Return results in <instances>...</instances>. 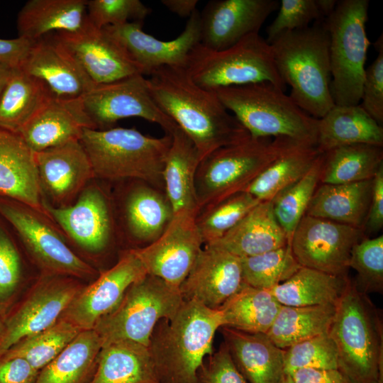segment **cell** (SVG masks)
Wrapping results in <instances>:
<instances>
[{"label": "cell", "instance_id": "obj_51", "mask_svg": "<svg viewBox=\"0 0 383 383\" xmlns=\"http://www.w3.org/2000/svg\"><path fill=\"white\" fill-rule=\"evenodd\" d=\"M199 372V383H247L223 342Z\"/></svg>", "mask_w": 383, "mask_h": 383}, {"label": "cell", "instance_id": "obj_31", "mask_svg": "<svg viewBox=\"0 0 383 383\" xmlns=\"http://www.w3.org/2000/svg\"><path fill=\"white\" fill-rule=\"evenodd\" d=\"M89 383H161L148 347L118 340L102 345Z\"/></svg>", "mask_w": 383, "mask_h": 383}, {"label": "cell", "instance_id": "obj_33", "mask_svg": "<svg viewBox=\"0 0 383 383\" xmlns=\"http://www.w3.org/2000/svg\"><path fill=\"white\" fill-rule=\"evenodd\" d=\"M171 135L172 140L163 172L166 194L174 213L182 211L198 213L195 176L200 155L194 143L179 126Z\"/></svg>", "mask_w": 383, "mask_h": 383}, {"label": "cell", "instance_id": "obj_13", "mask_svg": "<svg viewBox=\"0 0 383 383\" xmlns=\"http://www.w3.org/2000/svg\"><path fill=\"white\" fill-rule=\"evenodd\" d=\"M80 99L96 129L111 128L118 121L131 117L157 123L165 134L172 135L178 127L155 104L148 79L140 74L96 84Z\"/></svg>", "mask_w": 383, "mask_h": 383}, {"label": "cell", "instance_id": "obj_21", "mask_svg": "<svg viewBox=\"0 0 383 383\" xmlns=\"http://www.w3.org/2000/svg\"><path fill=\"white\" fill-rule=\"evenodd\" d=\"M142 23H127L104 28L128 52L143 75H150L163 66L185 68L189 53L200 43V13L188 18L182 33L165 41L145 33Z\"/></svg>", "mask_w": 383, "mask_h": 383}, {"label": "cell", "instance_id": "obj_44", "mask_svg": "<svg viewBox=\"0 0 383 383\" xmlns=\"http://www.w3.org/2000/svg\"><path fill=\"white\" fill-rule=\"evenodd\" d=\"M260 202L243 191L201 209L196 214V223L204 245L221 239Z\"/></svg>", "mask_w": 383, "mask_h": 383}, {"label": "cell", "instance_id": "obj_57", "mask_svg": "<svg viewBox=\"0 0 383 383\" xmlns=\"http://www.w3.org/2000/svg\"><path fill=\"white\" fill-rule=\"evenodd\" d=\"M336 0H316L319 10L324 18H326L335 9Z\"/></svg>", "mask_w": 383, "mask_h": 383}, {"label": "cell", "instance_id": "obj_60", "mask_svg": "<svg viewBox=\"0 0 383 383\" xmlns=\"http://www.w3.org/2000/svg\"><path fill=\"white\" fill-rule=\"evenodd\" d=\"M3 325H4V321H2V319L0 317V335H1V332H2Z\"/></svg>", "mask_w": 383, "mask_h": 383}, {"label": "cell", "instance_id": "obj_42", "mask_svg": "<svg viewBox=\"0 0 383 383\" xmlns=\"http://www.w3.org/2000/svg\"><path fill=\"white\" fill-rule=\"evenodd\" d=\"M323 160V153H321L302 178L271 200L274 216L284 231L289 244L319 184Z\"/></svg>", "mask_w": 383, "mask_h": 383}, {"label": "cell", "instance_id": "obj_19", "mask_svg": "<svg viewBox=\"0 0 383 383\" xmlns=\"http://www.w3.org/2000/svg\"><path fill=\"white\" fill-rule=\"evenodd\" d=\"M54 38L74 57L95 84H106L140 74L126 49L105 29L89 21L74 33H55Z\"/></svg>", "mask_w": 383, "mask_h": 383}, {"label": "cell", "instance_id": "obj_40", "mask_svg": "<svg viewBox=\"0 0 383 383\" xmlns=\"http://www.w3.org/2000/svg\"><path fill=\"white\" fill-rule=\"evenodd\" d=\"M321 154L315 146L295 145L272 162L244 191L260 201H271L302 178Z\"/></svg>", "mask_w": 383, "mask_h": 383}, {"label": "cell", "instance_id": "obj_49", "mask_svg": "<svg viewBox=\"0 0 383 383\" xmlns=\"http://www.w3.org/2000/svg\"><path fill=\"white\" fill-rule=\"evenodd\" d=\"M0 217V303L8 301L18 288L22 277L18 248Z\"/></svg>", "mask_w": 383, "mask_h": 383}, {"label": "cell", "instance_id": "obj_34", "mask_svg": "<svg viewBox=\"0 0 383 383\" xmlns=\"http://www.w3.org/2000/svg\"><path fill=\"white\" fill-rule=\"evenodd\" d=\"M52 96L39 79L20 67L11 68L0 92V128L18 133Z\"/></svg>", "mask_w": 383, "mask_h": 383}, {"label": "cell", "instance_id": "obj_16", "mask_svg": "<svg viewBox=\"0 0 383 383\" xmlns=\"http://www.w3.org/2000/svg\"><path fill=\"white\" fill-rule=\"evenodd\" d=\"M196 214L187 211L174 213L157 240L142 248H130L147 274L179 288L203 248L204 242L196 223Z\"/></svg>", "mask_w": 383, "mask_h": 383}, {"label": "cell", "instance_id": "obj_1", "mask_svg": "<svg viewBox=\"0 0 383 383\" xmlns=\"http://www.w3.org/2000/svg\"><path fill=\"white\" fill-rule=\"evenodd\" d=\"M149 76L152 99L192 140L201 160L220 148L250 136L215 91L198 85L185 68L163 66Z\"/></svg>", "mask_w": 383, "mask_h": 383}, {"label": "cell", "instance_id": "obj_50", "mask_svg": "<svg viewBox=\"0 0 383 383\" xmlns=\"http://www.w3.org/2000/svg\"><path fill=\"white\" fill-rule=\"evenodd\" d=\"M377 56L365 69L362 89V103L365 111L379 124L383 123V38H378L374 44Z\"/></svg>", "mask_w": 383, "mask_h": 383}, {"label": "cell", "instance_id": "obj_54", "mask_svg": "<svg viewBox=\"0 0 383 383\" xmlns=\"http://www.w3.org/2000/svg\"><path fill=\"white\" fill-rule=\"evenodd\" d=\"M34 42L19 36L13 39L0 38V65L9 68L20 67Z\"/></svg>", "mask_w": 383, "mask_h": 383}, {"label": "cell", "instance_id": "obj_6", "mask_svg": "<svg viewBox=\"0 0 383 383\" xmlns=\"http://www.w3.org/2000/svg\"><path fill=\"white\" fill-rule=\"evenodd\" d=\"M253 138H279L316 147L318 119L269 82L213 90Z\"/></svg>", "mask_w": 383, "mask_h": 383}, {"label": "cell", "instance_id": "obj_30", "mask_svg": "<svg viewBox=\"0 0 383 383\" xmlns=\"http://www.w3.org/2000/svg\"><path fill=\"white\" fill-rule=\"evenodd\" d=\"M239 257L260 255L289 244L271 201H260L221 239L213 242Z\"/></svg>", "mask_w": 383, "mask_h": 383}, {"label": "cell", "instance_id": "obj_10", "mask_svg": "<svg viewBox=\"0 0 383 383\" xmlns=\"http://www.w3.org/2000/svg\"><path fill=\"white\" fill-rule=\"evenodd\" d=\"M179 288L147 274L132 284L121 302L94 326L102 345L130 340L148 347L157 323L171 318L183 303Z\"/></svg>", "mask_w": 383, "mask_h": 383}, {"label": "cell", "instance_id": "obj_22", "mask_svg": "<svg viewBox=\"0 0 383 383\" xmlns=\"http://www.w3.org/2000/svg\"><path fill=\"white\" fill-rule=\"evenodd\" d=\"M34 157L42 192L53 206L72 204L95 179L79 140L34 152Z\"/></svg>", "mask_w": 383, "mask_h": 383}, {"label": "cell", "instance_id": "obj_55", "mask_svg": "<svg viewBox=\"0 0 383 383\" xmlns=\"http://www.w3.org/2000/svg\"><path fill=\"white\" fill-rule=\"evenodd\" d=\"M290 376L294 383H344L337 369L301 368Z\"/></svg>", "mask_w": 383, "mask_h": 383}, {"label": "cell", "instance_id": "obj_32", "mask_svg": "<svg viewBox=\"0 0 383 383\" xmlns=\"http://www.w3.org/2000/svg\"><path fill=\"white\" fill-rule=\"evenodd\" d=\"M372 179L347 184H319L305 215L363 230L371 199Z\"/></svg>", "mask_w": 383, "mask_h": 383}, {"label": "cell", "instance_id": "obj_37", "mask_svg": "<svg viewBox=\"0 0 383 383\" xmlns=\"http://www.w3.org/2000/svg\"><path fill=\"white\" fill-rule=\"evenodd\" d=\"M281 306L269 290L244 284L218 309L222 316V327L247 333H267Z\"/></svg>", "mask_w": 383, "mask_h": 383}, {"label": "cell", "instance_id": "obj_20", "mask_svg": "<svg viewBox=\"0 0 383 383\" xmlns=\"http://www.w3.org/2000/svg\"><path fill=\"white\" fill-rule=\"evenodd\" d=\"M279 6L277 0H212L200 13V44L210 50L231 47L259 33L267 17Z\"/></svg>", "mask_w": 383, "mask_h": 383}, {"label": "cell", "instance_id": "obj_27", "mask_svg": "<svg viewBox=\"0 0 383 383\" xmlns=\"http://www.w3.org/2000/svg\"><path fill=\"white\" fill-rule=\"evenodd\" d=\"M224 343L245 379L250 383H281L284 372V350L266 333H247L221 327Z\"/></svg>", "mask_w": 383, "mask_h": 383}, {"label": "cell", "instance_id": "obj_48", "mask_svg": "<svg viewBox=\"0 0 383 383\" xmlns=\"http://www.w3.org/2000/svg\"><path fill=\"white\" fill-rule=\"evenodd\" d=\"M323 19L316 0H282L277 16L267 28L266 40L270 43L284 32L303 29Z\"/></svg>", "mask_w": 383, "mask_h": 383}, {"label": "cell", "instance_id": "obj_46", "mask_svg": "<svg viewBox=\"0 0 383 383\" xmlns=\"http://www.w3.org/2000/svg\"><path fill=\"white\" fill-rule=\"evenodd\" d=\"M301 368H338L337 348L328 333L303 340L284 350L285 374L290 375Z\"/></svg>", "mask_w": 383, "mask_h": 383}, {"label": "cell", "instance_id": "obj_38", "mask_svg": "<svg viewBox=\"0 0 383 383\" xmlns=\"http://www.w3.org/2000/svg\"><path fill=\"white\" fill-rule=\"evenodd\" d=\"M383 166L382 147L354 144L323 152L319 184H347L372 179Z\"/></svg>", "mask_w": 383, "mask_h": 383}, {"label": "cell", "instance_id": "obj_9", "mask_svg": "<svg viewBox=\"0 0 383 383\" xmlns=\"http://www.w3.org/2000/svg\"><path fill=\"white\" fill-rule=\"evenodd\" d=\"M185 69L198 85L209 90L262 82L284 91L287 87L277 71L270 44L259 33L221 50L199 43L189 53Z\"/></svg>", "mask_w": 383, "mask_h": 383}, {"label": "cell", "instance_id": "obj_3", "mask_svg": "<svg viewBox=\"0 0 383 383\" xmlns=\"http://www.w3.org/2000/svg\"><path fill=\"white\" fill-rule=\"evenodd\" d=\"M329 33L325 19L307 28L286 31L271 45L277 71L289 96L314 118H322L334 105L331 92Z\"/></svg>", "mask_w": 383, "mask_h": 383}, {"label": "cell", "instance_id": "obj_35", "mask_svg": "<svg viewBox=\"0 0 383 383\" xmlns=\"http://www.w3.org/2000/svg\"><path fill=\"white\" fill-rule=\"evenodd\" d=\"M350 280L348 276L301 266L290 278L269 291L282 306L336 304Z\"/></svg>", "mask_w": 383, "mask_h": 383}, {"label": "cell", "instance_id": "obj_28", "mask_svg": "<svg viewBox=\"0 0 383 383\" xmlns=\"http://www.w3.org/2000/svg\"><path fill=\"white\" fill-rule=\"evenodd\" d=\"M354 144L382 147L383 128L360 104H335L318 119L316 148L323 153Z\"/></svg>", "mask_w": 383, "mask_h": 383}, {"label": "cell", "instance_id": "obj_47", "mask_svg": "<svg viewBox=\"0 0 383 383\" xmlns=\"http://www.w3.org/2000/svg\"><path fill=\"white\" fill-rule=\"evenodd\" d=\"M151 9L139 0H89L87 13L89 23L97 28L142 23Z\"/></svg>", "mask_w": 383, "mask_h": 383}, {"label": "cell", "instance_id": "obj_15", "mask_svg": "<svg viewBox=\"0 0 383 383\" xmlns=\"http://www.w3.org/2000/svg\"><path fill=\"white\" fill-rule=\"evenodd\" d=\"M364 238L361 228L304 215L290 245L301 266L348 276L352 249Z\"/></svg>", "mask_w": 383, "mask_h": 383}, {"label": "cell", "instance_id": "obj_24", "mask_svg": "<svg viewBox=\"0 0 383 383\" xmlns=\"http://www.w3.org/2000/svg\"><path fill=\"white\" fill-rule=\"evenodd\" d=\"M20 67L59 99H80L96 85L53 35L35 41Z\"/></svg>", "mask_w": 383, "mask_h": 383}, {"label": "cell", "instance_id": "obj_12", "mask_svg": "<svg viewBox=\"0 0 383 383\" xmlns=\"http://www.w3.org/2000/svg\"><path fill=\"white\" fill-rule=\"evenodd\" d=\"M93 179L72 204L56 207L45 201L48 216L70 240L91 254L106 252L122 238L112 193Z\"/></svg>", "mask_w": 383, "mask_h": 383}, {"label": "cell", "instance_id": "obj_14", "mask_svg": "<svg viewBox=\"0 0 383 383\" xmlns=\"http://www.w3.org/2000/svg\"><path fill=\"white\" fill-rule=\"evenodd\" d=\"M84 287L74 277L43 274L26 298L3 321L0 357L20 340L57 321Z\"/></svg>", "mask_w": 383, "mask_h": 383}, {"label": "cell", "instance_id": "obj_11", "mask_svg": "<svg viewBox=\"0 0 383 383\" xmlns=\"http://www.w3.org/2000/svg\"><path fill=\"white\" fill-rule=\"evenodd\" d=\"M0 217L18 236L43 274L89 279L99 274L67 245L45 213L20 201L0 197Z\"/></svg>", "mask_w": 383, "mask_h": 383}, {"label": "cell", "instance_id": "obj_56", "mask_svg": "<svg viewBox=\"0 0 383 383\" xmlns=\"http://www.w3.org/2000/svg\"><path fill=\"white\" fill-rule=\"evenodd\" d=\"M161 3L170 11L181 17L189 18L197 10V0H162Z\"/></svg>", "mask_w": 383, "mask_h": 383}, {"label": "cell", "instance_id": "obj_45", "mask_svg": "<svg viewBox=\"0 0 383 383\" xmlns=\"http://www.w3.org/2000/svg\"><path fill=\"white\" fill-rule=\"evenodd\" d=\"M349 267L357 272L353 282L360 292H383V235L365 237L353 248Z\"/></svg>", "mask_w": 383, "mask_h": 383}, {"label": "cell", "instance_id": "obj_43", "mask_svg": "<svg viewBox=\"0 0 383 383\" xmlns=\"http://www.w3.org/2000/svg\"><path fill=\"white\" fill-rule=\"evenodd\" d=\"M240 258L244 283L266 290L285 282L301 267L294 256L290 244Z\"/></svg>", "mask_w": 383, "mask_h": 383}, {"label": "cell", "instance_id": "obj_39", "mask_svg": "<svg viewBox=\"0 0 383 383\" xmlns=\"http://www.w3.org/2000/svg\"><path fill=\"white\" fill-rule=\"evenodd\" d=\"M336 304L306 306H282L267 335L285 350L309 338L328 333L335 313Z\"/></svg>", "mask_w": 383, "mask_h": 383}, {"label": "cell", "instance_id": "obj_2", "mask_svg": "<svg viewBox=\"0 0 383 383\" xmlns=\"http://www.w3.org/2000/svg\"><path fill=\"white\" fill-rule=\"evenodd\" d=\"M218 309L184 300L170 318L155 327L148 345L161 383H199V371L213 353L216 331L222 327Z\"/></svg>", "mask_w": 383, "mask_h": 383}, {"label": "cell", "instance_id": "obj_23", "mask_svg": "<svg viewBox=\"0 0 383 383\" xmlns=\"http://www.w3.org/2000/svg\"><path fill=\"white\" fill-rule=\"evenodd\" d=\"M241 258L215 243L205 244L179 287L184 300L218 309L244 285Z\"/></svg>", "mask_w": 383, "mask_h": 383}, {"label": "cell", "instance_id": "obj_8", "mask_svg": "<svg viewBox=\"0 0 383 383\" xmlns=\"http://www.w3.org/2000/svg\"><path fill=\"white\" fill-rule=\"evenodd\" d=\"M368 0L338 1L325 18L329 33L331 92L335 105H357L370 42L366 33Z\"/></svg>", "mask_w": 383, "mask_h": 383}, {"label": "cell", "instance_id": "obj_41", "mask_svg": "<svg viewBox=\"0 0 383 383\" xmlns=\"http://www.w3.org/2000/svg\"><path fill=\"white\" fill-rule=\"evenodd\" d=\"M81 331H82L74 324L60 318L46 329L20 340L1 357H22L40 372Z\"/></svg>", "mask_w": 383, "mask_h": 383}, {"label": "cell", "instance_id": "obj_7", "mask_svg": "<svg viewBox=\"0 0 383 383\" xmlns=\"http://www.w3.org/2000/svg\"><path fill=\"white\" fill-rule=\"evenodd\" d=\"M297 145L300 144L286 138L250 135L206 155L195 176L199 211L243 192L272 162Z\"/></svg>", "mask_w": 383, "mask_h": 383}, {"label": "cell", "instance_id": "obj_36", "mask_svg": "<svg viewBox=\"0 0 383 383\" xmlns=\"http://www.w3.org/2000/svg\"><path fill=\"white\" fill-rule=\"evenodd\" d=\"M101 347L94 330L81 331L39 372L34 383H89Z\"/></svg>", "mask_w": 383, "mask_h": 383}, {"label": "cell", "instance_id": "obj_59", "mask_svg": "<svg viewBox=\"0 0 383 383\" xmlns=\"http://www.w3.org/2000/svg\"><path fill=\"white\" fill-rule=\"evenodd\" d=\"M281 383H294L292 377L289 374H285Z\"/></svg>", "mask_w": 383, "mask_h": 383}, {"label": "cell", "instance_id": "obj_25", "mask_svg": "<svg viewBox=\"0 0 383 383\" xmlns=\"http://www.w3.org/2000/svg\"><path fill=\"white\" fill-rule=\"evenodd\" d=\"M85 128L96 129L80 99H63L52 96L18 134L29 148L37 152L79 140Z\"/></svg>", "mask_w": 383, "mask_h": 383}, {"label": "cell", "instance_id": "obj_53", "mask_svg": "<svg viewBox=\"0 0 383 383\" xmlns=\"http://www.w3.org/2000/svg\"><path fill=\"white\" fill-rule=\"evenodd\" d=\"M383 227V166L372 179L371 199L363 226L364 233L374 234Z\"/></svg>", "mask_w": 383, "mask_h": 383}, {"label": "cell", "instance_id": "obj_26", "mask_svg": "<svg viewBox=\"0 0 383 383\" xmlns=\"http://www.w3.org/2000/svg\"><path fill=\"white\" fill-rule=\"evenodd\" d=\"M0 197L20 201L46 214V199L40 187L34 152L18 133L1 128Z\"/></svg>", "mask_w": 383, "mask_h": 383}, {"label": "cell", "instance_id": "obj_18", "mask_svg": "<svg viewBox=\"0 0 383 383\" xmlns=\"http://www.w3.org/2000/svg\"><path fill=\"white\" fill-rule=\"evenodd\" d=\"M145 274V270L132 250H123L115 265L82 289L60 318L81 331L92 330L117 307L128 288Z\"/></svg>", "mask_w": 383, "mask_h": 383}, {"label": "cell", "instance_id": "obj_52", "mask_svg": "<svg viewBox=\"0 0 383 383\" xmlns=\"http://www.w3.org/2000/svg\"><path fill=\"white\" fill-rule=\"evenodd\" d=\"M38 373L22 357L0 358V383H34Z\"/></svg>", "mask_w": 383, "mask_h": 383}, {"label": "cell", "instance_id": "obj_5", "mask_svg": "<svg viewBox=\"0 0 383 383\" xmlns=\"http://www.w3.org/2000/svg\"><path fill=\"white\" fill-rule=\"evenodd\" d=\"M172 135L154 138L134 128H85L79 138L96 179H140L165 190L164 167Z\"/></svg>", "mask_w": 383, "mask_h": 383}, {"label": "cell", "instance_id": "obj_58", "mask_svg": "<svg viewBox=\"0 0 383 383\" xmlns=\"http://www.w3.org/2000/svg\"><path fill=\"white\" fill-rule=\"evenodd\" d=\"M11 69L0 65V92L8 79Z\"/></svg>", "mask_w": 383, "mask_h": 383}, {"label": "cell", "instance_id": "obj_4", "mask_svg": "<svg viewBox=\"0 0 383 383\" xmlns=\"http://www.w3.org/2000/svg\"><path fill=\"white\" fill-rule=\"evenodd\" d=\"M328 333L344 383H383L382 312L351 279L336 304Z\"/></svg>", "mask_w": 383, "mask_h": 383}, {"label": "cell", "instance_id": "obj_17", "mask_svg": "<svg viewBox=\"0 0 383 383\" xmlns=\"http://www.w3.org/2000/svg\"><path fill=\"white\" fill-rule=\"evenodd\" d=\"M114 183L118 186L111 193L121 236L142 247L154 242L174 216L165 191L140 179Z\"/></svg>", "mask_w": 383, "mask_h": 383}, {"label": "cell", "instance_id": "obj_29", "mask_svg": "<svg viewBox=\"0 0 383 383\" xmlns=\"http://www.w3.org/2000/svg\"><path fill=\"white\" fill-rule=\"evenodd\" d=\"M87 3V0H29L18 13V36L37 41L54 31L77 32L88 23Z\"/></svg>", "mask_w": 383, "mask_h": 383}]
</instances>
